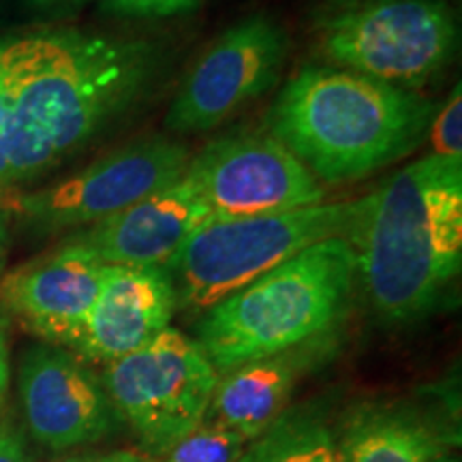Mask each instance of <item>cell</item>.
Listing matches in <instances>:
<instances>
[{"instance_id": "cell-1", "label": "cell", "mask_w": 462, "mask_h": 462, "mask_svg": "<svg viewBox=\"0 0 462 462\" xmlns=\"http://www.w3.org/2000/svg\"><path fill=\"white\" fill-rule=\"evenodd\" d=\"M154 69L157 54L142 39L71 28L0 37L7 184L78 152L140 99Z\"/></svg>"}, {"instance_id": "cell-2", "label": "cell", "mask_w": 462, "mask_h": 462, "mask_svg": "<svg viewBox=\"0 0 462 462\" xmlns=\"http://www.w3.org/2000/svg\"><path fill=\"white\" fill-rule=\"evenodd\" d=\"M345 238L381 319L432 313L462 265V159L430 152L401 167L356 199Z\"/></svg>"}, {"instance_id": "cell-3", "label": "cell", "mask_w": 462, "mask_h": 462, "mask_svg": "<svg viewBox=\"0 0 462 462\" xmlns=\"http://www.w3.org/2000/svg\"><path fill=\"white\" fill-rule=\"evenodd\" d=\"M437 106L415 90L330 65H306L276 97L265 133L313 171L343 184L411 154Z\"/></svg>"}, {"instance_id": "cell-4", "label": "cell", "mask_w": 462, "mask_h": 462, "mask_svg": "<svg viewBox=\"0 0 462 462\" xmlns=\"http://www.w3.org/2000/svg\"><path fill=\"white\" fill-rule=\"evenodd\" d=\"M354 279L349 240L317 242L208 309L198 345L221 374L319 338L345 315Z\"/></svg>"}, {"instance_id": "cell-5", "label": "cell", "mask_w": 462, "mask_h": 462, "mask_svg": "<svg viewBox=\"0 0 462 462\" xmlns=\"http://www.w3.org/2000/svg\"><path fill=\"white\" fill-rule=\"evenodd\" d=\"M356 201H323L265 217L206 218L167 262L178 309H208L317 242L345 236Z\"/></svg>"}, {"instance_id": "cell-6", "label": "cell", "mask_w": 462, "mask_h": 462, "mask_svg": "<svg viewBox=\"0 0 462 462\" xmlns=\"http://www.w3.org/2000/svg\"><path fill=\"white\" fill-rule=\"evenodd\" d=\"M317 50L330 67L415 90L454 58L458 20L449 0H360L323 15Z\"/></svg>"}, {"instance_id": "cell-7", "label": "cell", "mask_w": 462, "mask_h": 462, "mask_svg": "<svg viewBox=\"0 0 462 462\" xmlns=\"http://www.w3.org/2000/svg\"><path fill=\"white\" fill-rule=\"evenodd\" d=\"M221 374L198 340L165 328L150 343L107 362L101 383L142 446L165 454L206 421Z\"/></svg>"}, {"instance_id": "cell-8", "label": "cell", "mask_w": 462, "mask_h": 462, "mask_svg": "<svg viewBox=\"0 0 462 462\" xmlns=\"http://www.w3.org/2000/svg\"><path fill=\"white\" fill-rule=\"evenodd\" d=\"M193 154L170 137H142L50 187L17 195L11 210L43 234L78 231L180 180Z\"/></svg>"}, {"instance_id": "cell-9", "label": "cell", "mask_w": 462, "mask_h": 462, "mask_svg": "<svg viewBox=\"0 0 462 462\" xmlns=\"http://www.w3.org/2000/svg\"><path fill=\"white\" fill-rule=\"evenodd\" d=\"M287 54L285 28L270 15L257 14L229 26L190 67L167 112V129L201 133L223 125L274 88Z\"/></svg>"}, {"instance_id": "cell-10", "label": "cell", "mask_w": 462, "mask_h": 462, "mask_svg": "<svg viewBox=\"0 0 462 462\" xmlns=\"http://www.w3.org/2000/svg\"><path fill=\"white\" fill-rule=\"evenodd\" d=\"M187 176L215 218L265 217L326 201L313 171L268 133H242L210 142L190 157Z\"/></svg>"}, {"instance_id": "cell-11", "label": "cell", "mask_w": 462, "mask_h": 462, "mask_svg": "<svg viewBox=\"0 0 462 462\" xmlns=\"http://www.w3.org/2000/svg\"><path fill=\"white\" fill-rule=\"evenodd\" d=\"M20 401L32 439L51 452L99 441L114 409L99 377L69 351L34 345L20 364Z\"/></svg>"}, {"instance_id": "cell-12", "label": "cell", "mask_w": 462, "mask_h": 462, "mask_svg": "<svg viewBox=\"0 0 462 462\" xmlns=\"http://www.w3.org/2000/svg\"><path fill=\"white\" fill-rule=\"evenodd\" d=\"M106 270L107 265L88 246L67 238L48 255L5 276L0 300L37 337L75 346Z\"/></svg>"}, {"instance_id": "cell-13", "label": "cell", "mask_w": 462, "mask_h": 462, "mask_svg": "<svg viewBox=\"0 0 462 462\" xmlns=\"http://www.w3.org/2000/svg\"><path fill=\"white\" fill-rule=\"evenodd\" d=\"M206 218H210V208L184 171L170 187L106 221L73 231L69 238L88 246L106 265H167Z\"/></svg>"}, {"instance_id": "cell-14", "label": "cell", "mask_w": 462, "mask_h": 462, "mask_svg": "<svg viewBox=\"0 0 462 462\" xmlns=\"http://www.w3.org/2000/svg\"><path fill=\"white\" fill-rule=\"evenodd\" d=\"M176 309V289L165 265H107L73 349L86 360L114 362L170 328Z\"/></svg>"}, {"instance_id": "cell-15", "label": "cell", "mask_w": 462, "mask_h": 462, "mask_svg": "<svg viewBox=\"0 0 462 462\" xmlns=\"http://www.w3.org/2000/svg\"><path fill=\"white\" fill-rule=\"evenodd\" d=\"M334 349V330L282 354L240 364L218 377L206 420L253 441L268 430L296 390L298 381Z\"/></svg>"}, {"instance_id": "cell-16", "label": "cell", "mask_w": 462, "mask_h": 462, "mask_svg": "<svg viewBox=\"0 0 462 462\" xmlns=\"http://www.w3.org/2000/svg\"><path fill=\"white\" fill-rule=\"evenodd\" d=\"M452 435L409 404H379L354 413L338 435V462H437Z\"/></svg>"}, {"instance_id": "cell-17", "label": "cell", "mask_w": 462, "mask_h": 462, "mask_svg": "<svg viewBox=\"0 0 462 462\" xmlns=\"http://www.w3.org/2000/svg\"><path fill=\"white\" fill-rule=\"evenodd\" d=\"M338 435L321 409H291L248 441L236 462H338Z\"/></svg>"}, {"instance_id": "cell-18", "label": "cell", "mask_w": 462, "mask_h": 462, "mask_svg": "<svg viewBox=\"0 0 462 462\" xmlns=\"http://www.w3.org/2000/svg\"><path fill=\"white\" fill-rule=\"evenodd\" d=\"M246 443V439L238 432L217 424H201L165 454H161L157 462H236Z\"/></svg>"}, {"instance_id": "cell-19", "label": "cell", "mask_w": 462, "mask_h": 462, "mask_svg": "<svg viewBox=\"0 0 462 462\" xmlns=\"http://www.w3.org/2000/svg\"><path fill=\"white\" fill-rule=\"evenodd\" d=\"M432 142V154L448 159H462V97L460 84L441 109H437L429 129Z\"/></svg>"}, {"instance_id": "cell-20", "label": "cell", "mask_w": 462, "mask_h": 462, "mask_svg": "<svg viewBox=\"0 0 462 462\" xmlns=\"http://www.w3.org/2000/svg\"><path fill=\"white\" fill-rule=\"evenodd\" d=\"M201 0H101L103 9L120 17H170L187 14Z\"/></svg>"}, {"instance_id": "cell-21", "label": "cell", "mask_w": 462, "mask_h": 462, "mask_svg": "<svg viewBox=\"0 0 462 462\" xmlns=\"http://www.w3.org/2000/svg\"><path fill=\"white\" fill-rule=\"evenodd\" d=\"M0 462H31L20 430L0 426Z\"/></svg>"}, {"instance_id": "cell-22", "label": "cell", "mask_w": 462, "mask_h": 462, "mask_svg": "<svg viewBox=\"0 0 462 462\" xmlns=\"http://www.w3.org/2000/svg\"><path fill=\"white\" fill-rule=\"evenodd\" d=\"M0 184H7V112L0 90Z\"/></svg>"}, {"instance_id": "cell-23", "label": "cell", "mask_w": 462, "mask_h": 462, "mask_svg": "<svg viewBox=\"0 0 462 462\" xmlns=\"http://www.w3.org/2000/svg\"><path fill=\"white\" fill-rule=\"evenodd\" d=\"M28 7L39 11H67L84 5L86 0H24Z\"/></svg>"}, {"instance_id": "cell-24", "label": "cell", "mask_w": 462, "mask_h": 462, "mask_svg": "<svg viewBox=\"0 0 462 462\" xmlns=\"http://www.w3.org/2000/svg\"><path fill=\"white\" fill-rule=\"evenodd\" d=\"M7 377H9L7 349H5V338H3V334H0V402H3L5 388H7Z\"/></svg>"}, {"instance_id": "cell-25", "label": "cell", "mask_w": 462, "mask_h": 462, "mask_svg": "<svg viewBox=\"0 0 462 462\" xmlns=\"http://www.w3.org/2000/svg\"><path fill=\"white\" fill-rule=\"evenodd\" d=\"M112 460V454H84V456H75V458H67L60 462H109Z\"/></svg>"}, {"instance_id": "cell-26", "label": "cell", "mask_w": 462, "mask_h": 462, "mask_svg": "<svg viewBox=\"0 0 462 462\" xmlns=\"http://www.w3.org/2000/svg\"><path fill=\"white\" fill-rule=\"evenodd\" d=\"M7 210L5 206L0 204V259H3V251H5V240H7Z\"/></svg>"}, {"instance_id": "cell-27", "label": "cell", "mask_w": 462, "mask_h": 462, "mask_svg": "<svg viewBox=\"0 0 462 462\" xmlns=\"http://www.w3.org/2000/svg\"><path fill=\"white\" fill-rule=\"evenodd\" d=\"M317 3L323 5V7H326V11H337V9L349 7V5L360 3V0H317Z\"/></svg>"}, {"instance_id": "cell-28", "label": "cell", "mask_w": 462, "mask_h": 462, "mask_svg": "<svg viewBox=\"0 0 462 462\" xmlns=\"http://www.w3.org/2000/svg\"><path fill=\"white\" fill-rule=\"evenodd\" d=\"M109 462H150V460L142 458V456H137L133 452H114L112 460H109Z\"/></svg>"}, {"instance_id": "cell-29", "label": "cell", "mask_w": 462, "mask_h": 462, "mask_svg": "<svg viewBox=\"0 0 462 462\" xmlns=\"http://www.w3.org/2000/svg\"><path fill=\"white\" fill-rule=\"evenodd\" d=\"M437 462H460L458 458H452V456H443V458H439Z\"/></svg>"}]
</instances>
